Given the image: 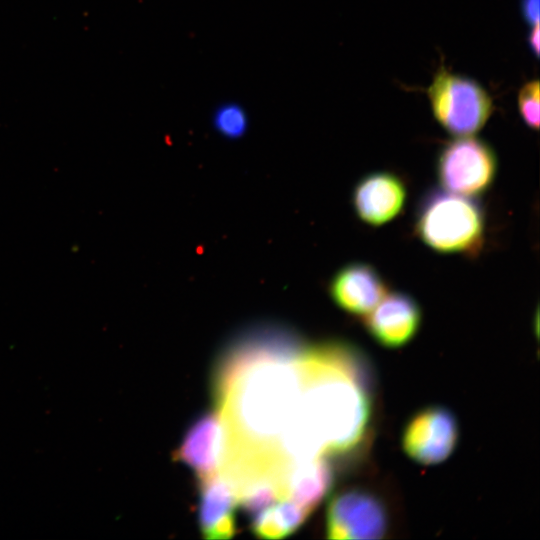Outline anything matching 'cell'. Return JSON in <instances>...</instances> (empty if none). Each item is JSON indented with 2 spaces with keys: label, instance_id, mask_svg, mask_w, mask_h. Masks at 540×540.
Masks as SVG:
<instances>
[{
  "label": "cell",
  "instance_id": "cell-2",
  "mask_svg": "<svg viewBox=\"0 0 540 540\" xmlns=\"http://www.w3.org/2000/svg\"><path fill=\"white\" fill-rule=\"evenodd\" d=\"M301 388L277 451L289 464L346 452L363 439L371 417L370 379L361 355L342 343L302 349Z\"/></svg>",
  "mask_w": 540,
  "mask_h": 540
},
{
  "label": "cell",
  "instance_id": "cell-14",
  "mask_svg": "<svg viewBox=\"0 0 540 540\" xmlns=\"http://www.w3.org/2000/svg\"><path fill=\"white\" fill-rule=\"evenodd\" d=\"M310 513L290 499H281L253 515L251 528L263 539H281L296 531Z\"/></svg>",
  "mask_w": 540,
  "mask_h": 540
},
{
  "label": "cell",
  "instance_id": "cell-1",
  "mask_svg": "<svg viewBox=\"0 0 540 540\" xmlns=\"http://www.w3.org/2000/svg\"><path fill=\"white\" fill-rule=\"evenodd\" d=\"M302 349L286 329L260 326L224 355L216 398L225 432L221 468L231 479L276 478L277 444L300 393Z\"/></svg>",
  "mask_w": 540,
  "mask_h": 540
},
{
  "label": "cell",
  "instance_id": "cell-3",
  "mask_svg": "<svg viewBox=\"0 0 540 540\" xmlns=\"http://www.w3.org/2000/svg\"><path fill=\"white\" fill-rule=\"evenodd\" d=\"M414 232L435 252L476 257L485 243V211L473 197L431 188L417 203Z\"/></svg>",
  "mask_w": 540,
  "mask_h": 540
},
{
  "label": "cell",
  "instance_id": "cell-5",
  "mask_svg": "<svg viewBox=\"0 0 540 540\" xmlns=\"http://www.w3.org/2000/svg\"><path fill=\"white\" fill-rule=\"evenodd\" d=\"M497 172L495 150L474 135L445 142L436 159V175L442 189L463 196L475 197L488 191Z\"/></svg>",
  "mask_w": 540,
  "mask_h": 540
},
{
  "label": "cell",
  "instance_id": "cell-10",
  "mask_svg": "<svg viewBox=\"0 0 540 540\" xmlns=\"http://www.w3.org/2000/svg\"><path fill=\"white\" fill-rule=\"evenodd\" d=\"M387 283L372 265L351 262L331 278L328 293L332 301L353 316L364 317L387 294Z\"/></svg>",
  "mask_w": 540,
  "mask_h": 540
},
{
  "label": "cell",
  "instance_id": "cell-13",
  "mask_svg": "<svg viewBox=\"0 0 540 540\" xmlns=\"http://www.w3.org/2000/svg\"><path fill=\"white\" fill-rule=\"evenodd\" d=\"M333 471L324 457L294 464L281 482L283 499H290L311 513L330 492Z\"/></svg>",
  "mask_w": 540,
  "mask_h": 540
},
{
  "label": "cell",
  "instance_id": "cell-6",
  "mask_svg": "<svg viewBox=\"0 0 540 540\" xmlns=\"http://www.w3.org/2000/svg\"><path fill=\"white\" fill-rule=\"evenodd\" d=\"M388 528V514L382 500L363 489H348L333 496L326 512V533L330 539H379Z\"/></svg>",
  "mask_w": 540,
  "mask_h": 540
},
{
  "label": "cell",
  "instance_id": "cell-18",
  "mask_svg": "<svg viewBox=\"0 0 540 540\" xmlns=\"http://www.w3.org/2000/svg\"><path fill=\"white\" fill-rule=\"evenodd\" d=\"M539 36V23L531 25L527 41L530 50L536 57H539Z\"/></svg>",
  "mask_w": 540,
  "mask_h": 540
},
{
  "label": "cell",
  "instance_id": "cell-4",
  "mask_svg": "<svg viewBox=\"0 0 540 540\" xmlns=\"http://www.w3.org/2000/svg\"><path fill=\"white\" fill-rule=\"evenodd\" d=\"M427 96L435 120L456 137L475 135L494 110L493 98L481 83L445 67L435 73Z\"/></svg>",
  "mask_w": 540,
  "mask_h": 540
},
{
  "label": "cell",
  "instance_id": "cell-8",
  "mask_svg": "<svg viewBox=\"0 0 540 540\" xmlns=\"http://www.w3.org/2000/svg\"><path fill=\"white\" fill-rule=\"evenodd\" d=\"M407 196V186L399 175L377 171L359 179L352 191L351 202L362 222L378 227L401 214Z\"/></svg>",
  "mask_w": 540,
  "mask_h": 540
},
{
  "label": "cell",
  "instance_id": "cell-11",
  "mask_svg": "<svg viewBox=\"0 0 540 540\" xmlns=\"http://www.w3.org/2000/svg\"><path fill=\"white\" fill-rule=\"evenodd\" d=\"M224 443L221 417L218 412H210L192 424L174 457L191 468L199 480H203L217 474L221 468Z\"/></svg>",
  "mask_w": 540,
  "mask_h": 540
},
{
  "label": "cell",
  "instance_id": "cell-12",
  "mask_svg": "<svg viewBox=\"0 0 540 540\" xmlns=\"http://www.w3.org/2000/svg\"><path fill=\"white\" fill-rule=\"evenodd\" d=\"M236 502L235 489L222 473L200 480L198 522L204 538L228 539L235 534Z\"/></svg>",
  "mask_w": 540,
  "mask_h": 540
},
{
  "label": "cell",
  "instance_id": "cell-17",
  "mask_svg": "<svg viewBox=\"0 0 540 540\" xmlns=\"http://www.w3.org/2000/svg\"><path fill=\"white\" fill-rule=\"evenodd\" d=\"M520 11L530 26L539 23V0H520Z\"/></svg>",
  "mask_w": 540,
  "mask_h": 540
},
{
  "label": "cell",
  "instance_id": "cell-7",
  "mask_svg": "<svg viewBox=\"0 0 540 540\" xmlns=\"http://www.w3.org/2000/svg\"><path fill=\"white\" fill-rule=\"evenodd\" d=\"M458 437L459 428L454 414L445 407L430 406L416 413L407 423L402 446L412 460L434 465L451 455Z\"/></svg>",
  "mask_w": 540,
  "mask_h": 540
},
{
  "label": "cell",
  "instance_id": "cell-16",
  "mask_svg": "<svg viewBox=\"0 0 540 540\" xmlns=\"http://www.w3.org/2000/svg\"><path fill=\"white\" fill-rule=\"evenodd\" d=\"M538 79L525 82L517 94V107L524 124L533 130L539 128V96Z\"/></svg>",
  "mask_w": 540,
  "mask_h": 540
},
{
  "label": "cell",
  "instance_id": "cell-9",
  "mask_svg": "<svg viewBox=\"0 0 540 540\" xmlns=\"http://www.w3.org/2000/svg\"><path fill=\"white\" fill-rule=\"evenodd\" d=\"M364 317V326L376 342L386 348H399L418 333L422 311L410 294L394 291L388 292Z\"/></svg>",
  "mask_w": 540,
  "mask_h": 540
},
{
  "label": "cell",
  "instance_id": "cell-15",
  "mask_svg": "<svg viewBox=\"0 0 540 540\" xmlns=\"http://www.w3.org/2000/svg\"><path fill=\"white\" fill-rule=\"evenodd\" d=\"M212 123L223 137L237 139L248 129V116L245 109L237 103L221 104L213 113Z\"/></svg>",
  "mask_w": 540,
  "mask_h": 540
}]
</instances>
